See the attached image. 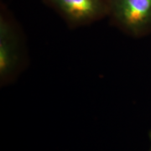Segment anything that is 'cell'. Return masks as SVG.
<instances>
[{
    "instance_id": "6da1fadb",
    "label": "cell",
    "mask_w": 151,
    "mask_h": 151,
    "mask_svg": "<svg viewBox=\"0 0 151 151\" xmlns=\"http://www.w3.org/2000/svg\"><path fill=\"white\" fill-rule=\"evenodd\" d=\"M108 5L113 19L131 35L151 29V0H109Z\"/></svg>"
},
{
    "instance_id": "7a4b0ae2",
    "label": "cell",
    "mask_w": 151,
    "mask_h": 151,
    "mask_svg": "<svg viewBox=\"0 0 151 151\" xmlns=\"http://www.w3.org/2000/svg\"><path fill=\"white\" fill-rule=\"evenodd\" d=\"M71 23L85 24L102 16L108 5L104 0H50Z\"/></svg>"
},
{
    "instance_id": "3957f363",
    "label": "cell",
    "mask_w": 151,
    "mask_h": 151,
    "mask_svg": "<svg viewBox=\"0 0 151 151\" xmlns=\"http://www.w3.org/2000/svg\"><path fill=\"white\" fill-rule=\"evenodd\" d=\"M19 61L14 29L4 18L0 19V79L5 82L14 72Z\"/></svg>"
},
{
    "instance_id": "277c9868",
    "label": "cell",
    "mask_w": 151,
    "mask_h": 151,
    "mask_svg": "<svg viewBox=\"0 0 151 151\" xmlns=\"http://www.w3.org/2000/svg\"><path fill=\"white\" fill-rule=\"evenodd\" d=\"M149 138H150V149H149V151H151V131L150 132Z\"/></svg>"
}]
</instances>
